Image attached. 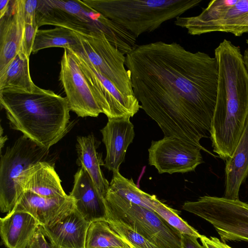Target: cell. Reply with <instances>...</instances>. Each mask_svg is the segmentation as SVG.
I'll list each match as a JSON object with an SVG mask.
<instances>
[{
    "mask_svg": "<svg viewBox=\"0 0 248 248\" xmlns=\"http://www.w3.org/2000/svg\"><path fill=\"white\" fill-rule=\"evenodd\" d=\"M200 239L205 248H232L216 237L211 236L208 238L201 235Z\"/></svg>",
    "mask_w": 248,
    "mask_h": 248,
    "instance_id": "cell-31",
    "label": "cell"
},
{
    "mask_svg": "<svg viewBox=\"0 0 248 248\" xmlns=\"http://www.w3.org/2000/svg\"><path fill=\"white\" fill-rule=\"evenodd\" d=\"M246 44L247 45V47L245 49L244 55H243V60L244 62V63L246 67V68L248 71V39L246 40Z\"/></svg>",
    "mask_w": 248,
    "mask_h": 248,
    "instance_id": "cell-35",
    "label": "cell"
},
{
    "mask_svg": "<svg viewBox=\"0 0 248 248\" xmlns=\"http://www.w3.org/2000/svg\"><path fill=\"white\" fill-rule=\"evenodd\" d=\"M54 47L78 51L81 44L76 33L73 30L62 27H56L47 30H38L34 39L32 53Z\"/></svg>",
    "mask_w": 248,
    "mask_h": 248,
    "instance_id": "cell-23",
    "label": "cell"
},
{
    "mask_svg": "<svg viewBox=\"0 0 248 248\" xmlns=\"http://www.w3.org/2000/svg\"><path fill=\"white\" fill-rule=\"evenodd\" d=\"M124 248L113 247V248Z\"/></svg>",
    "mask_w": 248,
    "mask_h": 248,
    "instance_id": "cell-36",
    "label": "cell"
},
{
    "mask_svg": "<svg viewBox=\"0 0 248 248\" xmlns=\"http://www.w3.org/2000/svg\"><path fill=\"white\" fill-rule=\"evenodd\" d=\"M125 65L140 108L164 137L180 139L214 155L200 140L210 136L217 96L216 58L159 41L136 45L125 55Z\"/></svg>",
    "mask_w": 248,
    "mask_h": 248,
    "instance_id": "cell-1",
    "label": "cell"
},
{
    "mask_svg": "<svg viewBox=\"0 0 248 248\" xmlns=\"http://www.w3.org/2000/svg\"><path fill=\"white\" fill-rule=\"evenodd\" d=\"M24 191L31 192L50 199L68 196L63 189L61 180L54 166L46 161H39L32 165L16 179L18 200Z\"/></svg>",
    "mask_w": 248,
    "mask_h": 248,
    "instance_id": "cell-13",
    "label": "cell"
},
{
    "mask_svg": "<svg viewBox=\"0 0 248 248\" xmlns=\"http://www.w3.org/2000/svg\"><path fill=\"white\" fill-rule=\"evenodd\" d=\"M55 248H57V247H56L55 246H54Z\"/></svg>",
    "mask_w": 248,
    "mask_h": 248,
    "instance_id": "cell-37",
    "label": "cell"
},
{
    "mask_svg": "<svg viewBox=\"0 0 248 248\" xmlns=\"http://www.w3.org/2000/svg\"><path fill=\"white\" fill-rule=\"evenodd\" d=\"M40 224L30 213L12 211L0 219V233L7 248H28Z\"/></svg>",
    "mask_w": 248,
    "mask_h": 248,
    "instance_id": "cell-19",
    "label": "cell"
},
{
    "mask_svg": "<svg viewBox=\"0 0 248 248\" xmlns=\"http://www.w3.org/2000/svg\"><path fill=\"white\" fill-rule=\"evenodd\" d=\"M198 238L195 236L181 233L182 248H205L198 242Z\"/></svg>",
    "mask_w": 248,
    "mask_h": 248,
    "instance_id": "cell-32",
    "label": "cell"
},
{
    "mask_svg": "<svg viewBox=\"0 0 248 248\" xmlns=\"http://www.w3.org/2000/svg\"><path fill=\"white\" fill-rule=\"evenodd\" d=\"M59 75L70 110L78 117H97L102 113L92 85L71 50L64 49Z\"/></svg>",
    "mask_w": 248,
    "mask_h": 248,
    "instance_id": "cell-10",
    "label": "cell"
},
{
    "mask_svg": "<svg viewBox=\"0 0 248 248\" xmlns=\"http://www.w3.org/2000/svg\"><path fill=\"white\" fill-rule=\"evenodd\" d=\"M108 189L133 203L153 211V202L156 196L140 190L132 179L124 177L119 171L113 172Z\"/></svg>",
    "mask_w": 248,
    "mask_h": 248,
    "instance_id": "cell-25",
    "label": "cell"
},
{
    "mask_svg": "<svg viewBox=\"0 0 248 248\" xmlns=\"http://www.w3.org/2000/svg\"><path fill=\"white\" fill-rule=\"evenodd\" d=\"M39 29L37 24L25 23L22 44V51L30 57L36 32Z\"/></svg>",
    "mask_w": 248,
    "mask_h": 248,
    "instance_id": "cell-28",
    "label": "cell"
},
{
    "mask_svg": "<svg viewBox=\"0 0 248 248\" xmlns=\"http://www.w3.org/2000/svg\"><path fill=\"white\" fill-rule=\"evenodd\" d=\"M230 33L236 36H240L243 33H248V15L239 22Z\"/></svg>",
    "mask_w": 248,
    "mask_h": 248,
    "instance_id": "cell-33",
    "label": "cell"
},
{
    "mask_svg": "<svg viewBox=\"0 0 248 248\" xmlns=\"http://www.w3.org/2000/svg\"><path fill=\"white\" fill-rule=\"evenodd\" d=\"M49 150L40 146L24 135L7 147L0 161V209L9 213L17 202L16 180L32 165L46 161Z\"/></svg>",
    "mask_w": 248,
    "mask_h": 248,
    "instance_id": "cell-8",
    "label": "cell"
},
{
    "mask_svg": "<svg viewBox=\"0 0 248 248\" xmlns=\"http://www.w3.org/2000/svg\"><path fill=\"white\" fill-rule=\"evenodd\" d=\"M99 142L93 134L78 136L77 138V163L83 167L94 183L97 191L104 199L109 187L101 169L104 165L102 154L97 151Z\"/></svg>",
    "mask_w": 248,
    "mask_h": 248,
    "instance_id": "cell-21",
    "label": "cell"
},
{
    "mask_svg": "<svg viewBox=\"0 0 248 248\" xmlns=\"http://www.w3.org/2000/svg\"><path fill=\"white\" fill-rule=\"evenodd\" d=\"M201 149L177 138L164 137L152 141L148 149L149 164L160 174L186 173L203 163Z\"/></svg>",
    "mask_w": 248,
    "mask_h": 248,
    "instance_id": "cell-12",
    "label": "cell"
},
{
    "mask_svg": "<svg viewBox=\"0 0 248 248\" xmlns=\"http://www.w3.org/2000/svg\"><path fill=\"white\" fill-rule=\"evenodd\" d=\"M11 2L10 0H0V19L2 18L8 13Z\"/></svg>",
    "mask_w": 248,
    "mask_h": 248,
    "instance_id": "cell-34",
    "label": "cell"
},
{
    "mask_svg": "<svg viewBox=\"0 0 248 248\" xmlns=\"http://www.w3.org/2000/svg\"><path fill=\"white\" fill-rule=\"evenodd\" d=\"M88 8L112 20L136 38L158 29L202 0H83Z\"/></svg>",
    "mask_w": 248,
    "mask_h": 248,
    "instance_id": "cell-4",
    "label": "cell"
},
{
    "mask_svg": "<svg viewBox=\"0 0 248 248\" xmlns=\"http://www.w3.org/2000/svg\"><path fill=\"white\" fill-rule=\"evenodd\" d=\"M75 32L81 44L79 50L94 67L124 96L137 99L133 91L130 71L125 68V55L101 31Z\"/></svg>",
    "mask_w": 248,
    "mask_h": 248,
    "instance_id": "cell-7",
    "label": "cell"
},
{
    "mask_svg": "<svg viewBox=\"0 0 248 248\" xmlns=\"http://www.w3.org/2000/svg\"><path fill=\"white\" fill-rule=\"evenodd\" d=\"M113 247L130 248L107 220H99L91 222L86 235V248Z\"/></svg>",
    "mask_w": 248,
    "mask_h": 248,
    "instance_id": "cell-24",
    "label": "cell"
},
{
    "mask_svg": "<svg viewBox=\"0 0 248 248\" xmlns=\"http://www.w3.org/2000/svg\"><path fill=\"white\" fill-rule=\"evenodd\" d=\"M90 223L75 209L51 226H41L46 237L60 248H86V239Z\"/></svg>",
    "mask_w": 248,
    "mask_h": 248,
    "instance_id": "cell-18",
    "label": "cell"
},
{
    "mask_svg": "<svg viewBox=\"0 0 248 248\" xmlns=\"http://www.w3.org/2000/svg\"><path fill=\"white\" fill-rule=\"evenodd\" d=\"M39 0H25L24 5L25 23L37 24L36 12Z\"/></svg>",
    "mask_w": 248,
    "mask_h": 248,
    "instance_id": "cell-29",
    "label": "cell"
},
{
    "mask_svg": "<svg viewBox=\"0 0 248 248\" xmlns=\"http://www.w3.org/2000/svg\"><path fill=\"white\" fill-rule=\"evenodd\" d=\"M71 50L94 91L102 113L108 119L132 117L140 108L137 99L122 94L114 84L98 71L80 51Z\"/></svg>",
    "mask_w": 248,
    "mask_h": 248,
    "instance_id": "cell-11",
    "label": "cell"
},
{
    "mask_svg": "<svg viewBox=\"0 0 248 248\" xmlns=\"http://www.w3.org/2000/svg\"><path fill=\"white\" fill-rule=\"evenodd\" d=\"M112 229L128 244L130 248H158L140 234L118 221L107 220Z\"/></svg>",
    "mask_w": 248,
    "mask_h": 248,
    "instance_id": "cell-27",
    "label": "cell"
},
{
    "mask_svg": "<svg viewBox=\"0 0 248 248\" xmlns=\"http://www.w3.org/2000/svg\"><path fill=\"white\" fill-rule=\"evenodd\" d=\"M218 64L217 96L210 139L223 160L231 157L248 117V71L239 46L224 39L215 50Z\"/></svg>",
    "mask_w": 248,
    "mask_h": 248,
    "instance_id": "cell-2",
    "label": "cell"
},
{
    "mask_svg": "<svg viewBox=\"0 0 248 248\" xmlns=\"http://www.w3.org/2000/svg\"><path fill=\"white\" fill-rule=\"evenodd\" d=\"M104 201L107 220L126 225L158 248H182L181 233L155 212L133 203L109 189Z\"/></svg>",
    "mask_w": 248,
    "mask_h": 248,
    "instance_id": "cell-5",
    "label": "cell"
},
{
    "mask_svg": "<svg viewBox=\"0 0 248 248\" xmlns=\"http://www.w3.org/2000/svg\"><path fill=\"white\" fill-rule=\"evenodd\" d=\"M247 15L248 0H214L199 15L177 17L174 24L192 35L216 31L230 33Z\"/></svg>",
    "mask_w": 248,
    "mask_h": 248,
    "instance_id": "cell-9",
    "label": "cell"
},
{
    "mask_svg": "<svg viewBox=\"0 0 248 248\" xmlns=\"http://www.w3.org/2000/svg\"><path fill=\"white\" fill-rule=\"evenodd\" d=\"M183 209L211 224L222 241L248 242V203L239 200L204 196L187 201Z\"/></svg>",
    "mask_w": 248,
    "mask_h": 248,
    "instance_id": "cell-6",
    "label": "cell"
},
{
    "mask_svg": "<svg viewBox=\"0 0 248 248\" xmlns=\"http://www.w3.org/2000/svg\"><path fill=\"white\" fill-rule=\"evenodd\" d=\"M226 161L224 197L239 200L240 186L248 175V117L232 156Z\"/></svg>",
    "mask_w": 248,
    "mask_h": 248,
    "instance_id": "cell-20",
    "label": "cell"
},
{
    "mask_svg": "<svg viewBox=\"0 0 248 248\" xmlns=\"http://www.w3.org/2000/svg\"><path fill=\"white\" fill-rule=\"evenodd\" d=\"M29 59L19 51L7 67L0 72V90L14 88L31 92L36 87L31 79Z\"/></svg>",
    "mask_w": 248,
    "mask_h": 248,
    "instance_id": "cell-22",
    "label": "cell"
},
{
    "mask_svg": "<svg viewBox=\"0 0 248 248\" xmlns=\"http://www.w3.org/2000/svg\"><path fill=\"white\" fill-rule=\"evenodd\" d=\"M0 104L11 128L48 150L72 126L66 98L51 90L38 86L31 92L3 89L0 90Z\"/></svg>",
    "mask_w": 248,
    "mask_h": 248,
    "instance_id": "cell-3",
    "label": "cell"
},
{
    "mask_svg": "<svg viewBox=\"0 0 248 248\" xmlns=\"http://www.w3.org/2000/svg\"><path fill=\"white\" fill-rule=\"evenodd\" d=\"M152 210L181 233L194 235L198 238L201 237V234L181 218L178 215L177 210L161 202L156 197L154 200Z\"/></svg>",
    "mask_w": 248,
    "mask_h": 248,
    "instance_id": "cell-26",
    "label": "cell"
},
{
    "mask_svg": "<svg viewBox=\"0 0 248 248\" xmlns=\"http://www.w3.org/2000/svg\"><path fill=\"white\" fill-rule=\"evenodd\" d=\"M28 248H55L54 247L46 240L44 234L39 226Z\"/></svg>",
    "mask_w": 248,
    "mask_h": 248,
    "instance_id": "cell-30",
    "label": "cell"
},
{
    "mask_svg": "<svg viewBox=\"0 0 248 248\" xmlns=\"http://www.w3.org/2000/svg\"><path fill=\"white\" fill-rule=\"evenodd\" d=\"M130 118L108 119L106 125L100 130L106 149L104 166L112 172L119 171L127 148L135 137L134 126Z\"/></svg>",
    "mask_w": 248,
    "mask_h": 248,
    "instance_id": "cell-15",
    "label": "cell"
},
{
    "mask_svg": "<svg viewBox=\"0 0 248 248\" xmlns=\"http://www.w3.org/2000/svg\"><path fill=\"white\" fill-rule=\"evenodd\" d=\"M24 1L11 0L8 13L0 19V72L22 51L25 25Z\"/></svg>",
    "mask_w": 248,
    "mask_h": 248,
    "instance_id": "cell-16",
    "label": "cell"
},
{
    "mask_svg": "<svg viewBox=\"0 0 248 248\" xmlns=\"http://www.w3.org/2000/svg\"><path fill=\"white\" fill-rule=\"evenodd\" d=\"M69 195L75 201V209L89 222L107 220L104 199L99 193L91 177L80 167L74 175L73 189Z\"/></svg>",
    "mask_w": 248,
    "mask_h": 248,
    "instance_id": "cell-17",
    "label": "cell"
},
{
    "mask_svg": "<svg viewBox=\"0 0 248 248\" xmlns=\"http://www.w3.org/2000/svg\"><path fill=\"white\" fill-rule=\"evenodd\" d=\"M75 209L74 199L69 195L60 198H46L24 191L12 211L31 214L41 226H51L60 221Z\"/></svg>",
    "mask_w": 248,
    "mask_h": 248,
    "instance_id": "cell-14",
    "label": "cell"
}]
</instances>
